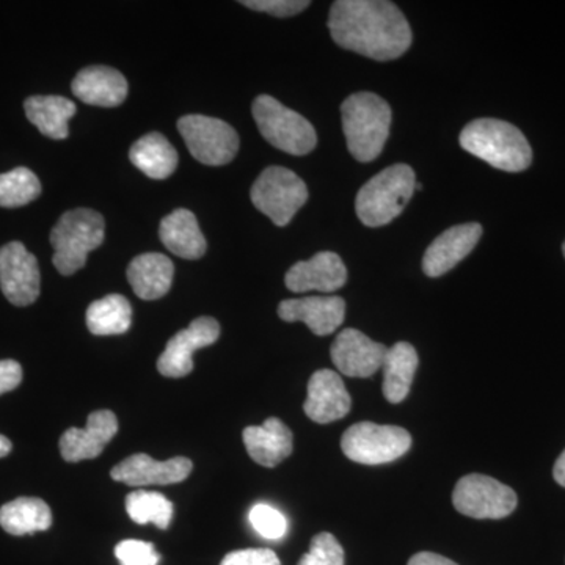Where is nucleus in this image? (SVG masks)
Returning <instances> with one entry per match:
<instances>
[{
	"instance_id": "1",
	"label": "nucleus",
	"mask_w": 565,
	"mask_h": 565,
	"mask_svg": "<svg viewBox=\"0 0 565 565\" xmlns=\"http://www.w3.org/2000/svg\"><path fill=\"white\" fill-rule=\"evenodd\" d=\"M329 29L338 46L379 62L399 58L412 44L411 24L388 0H338Z\"/></svg>"
},
{
	"instance_id": "2",
	"label": "nucleus",
	"mask_w": 565,
	"mask_h": 565,
	"mask_svg": "<svg viewBox=\"0 0 565 565\" xmlns=\"http://www.w3.org/2000/svg\"><path fill=\"white\" fill-rule=\"evenodd\" d=\"M460 147L503 172H523L533 162L526 137L511 122L479 118L460 132Z\"/></svg>"
},
{
	"instance_id": "3",
	"label": "nucleus",
	"mask_w": 565,
	"mask_h": 565,
	"mask_svg": "<svg viewBox=\"0 0 565 565\" xmlns=\"http://www.w3.org/2000/svg\"><path fill=\"white\" fill-rule=\"evenodd\" d=\"M348 150L359 162H371L384 151L392 128V109L381 96L360 92L341 106Z\"/></svg>"
},
{
	"instance_id": "4",
	"label": "nucleus",
	"mask_w": 565,
	"mask_h": 565,
	"mask_svg": "<svg viewBox=\"0 0 565 565\" xmlns=\"http://www.w3.org/2000/svg\"><path fill=\"white\" fill-rule=\"evenodd\" d=\"M416 188L414 169L396 163L382 170L360 189L355 200L356 215L363 225L377 228L388 225L411 202Z\"/></svg>"
},
{
	"instance_id": "5",
	"label": "nucleus",
	"mask_w": 565,
	"mask_h": 565,
	"mask_svg": "<svg viewBox=\"0 0 565 565\" xmlns=\"http://www.w3.org/2000/svg\"><path fill=\"white\" fill-rule=\"evenodd\" d=\"M106 222L99 212L79 207L65 212L51 232L55 269L62 275H73L87 264L88 253L96 250L104 241Z\"/></svg>"
},
{
	"instance_id": "6",
	"label": "nucleus",
	"mask_w": 565,
	"mask_h": 565,
	"mask_svg": "<svg viewBox=\"0 0 565 565\" xmlns=\"http://www.w3.org/2000/svg\"><path fill=\"white\" fill-rule=\"evenodd\" d=\"M252 111L264 139L278 150L305 156L310 154L318 145L313 125L273 96H258L253 102Z\"/></svg>"
},
{
	"instance_id": "7",
	"label": "nucleus",
	"mask_w": 565,
	"mask_h": 565,
	"mask_svg": "<svg viewBox=\"0 0 565 565\" xmlns=\"http://www.w3.org/2000/svg\"><path fill=\"white\" fill-rule=\"evenodd\" d=\"M412 435L399 426L362 422L353 424L341 438L348 459L362 465L394 462L411 449Z\"/></svg>"
},
{
	"instance_id": "8",
	"label": "nucleus",
	"mask_w": 565,
	"mask_h": 565,
	"mask_svg": "<svg viewBox=\"0 0 565 565\" xmlns=\"http://www.w3.org/2000/svg\"><path fill=\"white\" fill-rule=\"evenodd\" d=\"M250 199L256 210L277 226H286L307 203L308 188L302 178L285 167H269L253 184Z\"/></svg>"
},
{
	"instance_id": "9",
	"label": "nucleus",
	"mask_w": 565,
	"mask_h": 565,
	"mask_svg": "<svg viewBox=\"0 0 565 565\" xmlns=\"http://www.w3.org/2000/svg\"><path fill=\"white\" fill-rule=\"evenodd\" d=\"M178 131L196 161L204 166H226L239 151V136L228 122L204 115H185Z\"/></svg>"
},
{
	"instance_id": "10",
	"label": "nucleus",
	"mask_w": 565,
	"mask_h": 565,
	"mask_svg": "<svg viewBox=\"0 0 565 565\" xmlns=\"http://www.w3.org/2000/svg\"><path fill=\"white\" fill-rule=\"evenodd\" d=\"M519 498L511 487L486 475L463 476L452 492L460 514L476 520H501L515 511Z\"/></svg>"
},
{
	"instance_id": "11",
	"label": "nucleus",
	"mask_w": 565,
	"mask_h": 565,
	"mask_svg": "<svg viewBox=\"0 0 565 565\" xmlns=\"http://www.w3.org/2000/svg\"><path fill=\"white\" fill-rule=\"evenodd\" d=\"M40 267L24 244L0 247V288L10 303L28 307L40 296Z\"/></svg>"
},
{
	"instance_id": "12",
	"label": "nucleus",
	"mask_w": 565,
	"mask_h": 565,
	"mask_svg": "<svg viewBox=\"0 0 565 565\" xmlns=\"http://www.w3.org/2000/svg\"><path fill=\"white\" fill-rule=\"evenodd\" d=\"M221 337V326L214 318L195 319L188 327L174 334L166 351L158 360V370L163 377L181 379L193 371V352L214 344Z\"/></svg>"
},
{
	"instance_id": "13",
	"label": "nucleus",
	"mask_w": 565,
	"mask_h": 565,
	"mask_svg": "<svg viewBox=\"0 0 565 565\" xmlns=\"http://www.w3.org/2000/svg\"><path fill=\"white\" fill-rule=\"evenodd\" d=\"M388 348L355 329H345L333 341L330 355L337 370L348 377H371L382 370Z\"/></svg>"
},
{
	"instance_id": "14",
	"label": "nucleus",
	"mask_w": 565,
	"mask_h": 565,
	"mask_svg": "<svg viewBox=\"0 0 565 565\" xmlns=\"http://www.w3.org/2000/svg\"><path fill=\"white\" fill-rule=\"evenodd\" d=\"M192 467L188 457L159 462L147 455H134L111 468L110 476L114 481L131 487L170 486L188 479Z\"/></svg>"
},
{
	"instance_id": "15",
	"label": "nucleus",
	"mask_w": 565,
	"mask_h": 565,
	"mask_svg": "<svg viewBox=\"0 0 565 565\" xmlns=\"http://www.w3.org/2000/svg\"><path fill=\"white\" fill-rule=\"evenodd\" d=\"M481 236L482 226L475 222L446 230L424 253V274L437 278L455 269L457 264L475 250Z\"/></svg>"
},
{
	"instance_id": "16",
	"label": "nucleus",
	"mask_w": 565,
	"mask_h": 565,
	"mask_svg": "<svg viewBox=\"0 0 565 565\" xmlns=\"http://www.w3.org/2000/svg\"><path fill=\"white\" fill-rule=\"evenodd\" d=\"M352 397L343 379L332 370H319L308 382L305 414L311 422L329 424L343 419L351 412Z\"/></svg>"
},
{
	"instance_id": "17",
	"label": "nucleus",
	"mask_w": 565,
	"mask_h": 565,
	"mask_svg": "<svg viewBox=\"0 0 565 565\" xmlns=\"http://www.w3.org/2000/svg\"><path fill=\"white\" fill-rule=\"evenodd\" d=\"M348 281L343 259L333 252L316 253L308 262L294 264L286 274V288L292 292H334Z\"/></svg>"
},
{
	"instance_id": "18",
	"label": "nucleus",
	"mask_w": 565,
	"mask_h": 565,
	"mask_svg": "<svg viewBox=\"0 0 565 565\" xmlns=\"http://www.w3.org/2000/svg\"><path fill=\"white\" fill-rule=\"evenodd\" d=\"M278 316L285 322H303L318 337L337 332L345 318L344 299L338 296L303 297L282 300Z\"/></svg>"
},
{
	"instance_id": "19",
	"label": "nucleus",
	"mask_w": 565,
	"mask_h": 565,
	"mask_svg": "<svg viewBox=\"0 0 565 565\" xmlns=\"http://www.w3.org/2000/svg\"><path fill=\"white\" fill-rule=\"evenodd\" d=\"M118 433V419L110 411H96L88 416L87 427H71L62 435L61 452L66 462L95 459Z\"/></svg>"
},
{
	"instance_id": "20",
	"label": "nucleus",
	"mask_w": 565,
	"mask_h": 565,
	"mask_svg": "<svg viewBox=\"0 0 565 565\" xmlns=\"http://www.w3.org/2000/svg\"><path fill=\"white\" fill-rule=\"evenodd\" d=\"M71 90L88 106L117 107L128 96V81L109 66H88L74 77Z\"/></svg>"
},
{
	"instance_id": "21",
	"label": "nucleus",
	"mask_w": 565,
	"mask_h": 565,
	"mask_svg": "<svg viewBox=\"0 0 565 565\" xmlns=\"http://www.w3.org/2000/svg\"><path fill=\"white\" fill-rule=\"evenodd\" d=\"M245 449L256 463L274 468L292 455V433L281 419L269 418L243 434Z\"/></svg>"
},
{
	"instance_id": "22",
	"label": "nucleus",
	"mask_w": 565,
	"mask_h": 565,
	"mask_svg": "<svg viewBox=\"0 0 565 565\" xmlns=\"http://www.w3.org/2000/svg\"><path fill=\"white\" fill-rule=\"evenodd\" d=\"M174 266L161 253H145L134 258L128 267L132 291L141 300H158L172 288Z\"/></svg>"
},
{
	"instance_id": "23",
	"label": "nucleus",
	"mask_w": 565,
	"mask_h": 565,
	"mask_svg": "<svg viewBox=\"0 0 565 565\" xmlns=\"http://www.w3.org/2000/svg\"><path fill=\"white\" fill-rule=\"evenodd\" d=\"M159 237L173 255L182 259H200L206 253V239L195 214L189 210H177L163 217Z\"/></svg>"
},
{
	"instance_id": "24",
	"label": "nucleus",
	"mask_w": 565,
	"mask_h": 565,
	"mask_svg": "<svg viewBox=\"0 0 565 565\" xmlns=\"http://www.w3.org/2000/svg\"><path fill=\"white\" fill-rule=\"evenodd\" d=\"M418 352L411 343H396L386 352L384 371V396L390 404L403 403L411 393L415 373L418 370Z\"/></svg>"
},
{
	"instance_id": "25",
	"label": "nucleus",
	"mask_w": 565,
	"mask_h": 565,
	"mask_svg": "<svg viewBox=\"0 0 565 565\" xmlns=\"http://www.w3.org/2000/svg\"><path fill=\"white\" fill-rule=\"evenodd\" d=\"M25 115L43 136L65 140L68 122L76 115V104L63 96H31L24 103Z\"/></svg>"
},
{
	"instance_id": "26",
	"label": "nucleus",
	"mask_w": 565,
	"mask_h": 565,
	"mask_svg": "<svg viewBox=\"0 0 565 565\" xmlns=\"http://www.w3.org/2000/svg\"><path fill=\"white\" fill-rule=\"evenodd\" d=\"M129 159L151 180H167L178 167V152L162 134L150 132L132 145Z\"/></svg>"
},
{
	"instance_id": "27",
	"label": "nucleus",
	"mask_w": 565,
	"mask_h": 565,
	"mask_svg": "<svg viewBox=\"0 0 565 565\" xmlns=\"http://www.w3.org/2000/svg\"><path fill=\"white\" fill-rule=\"evenodd\" d=\"M51 525V508L40 498L21 497L0 508V526L11 535L40 533Z\"/></svg>"
},
{
	"instance_id": "28",
	"label": "nucleus",
	"mask_w": 565,
	"mask_h": 565,
	"mask_svg": "<svg viewBox=\"0 0 565 565\" xmlns=\"http://www.w3.org/2000/svg\"><path fill=\"white\" fill-rule=\"evenodd\" d=\"M88 330L98 337L126 333L132 323V307L120 294H110L87 308Z\"/></svg>"
},
{
	"instance_id": "29",
	"label": "nucleus",
	"mask_w": 565,
	"mask_h": 565,
	"mask_svg": "<svg viewBox=\"0 0 565 565\" xmlns=\"http://www.w3.org/2000/svg\"><path fill=\"white\" fill-rule=\"evenodd\" d=\"M126 511L132 522L139 525L154 523L159 530H167L173 519V503L158 492L137 490L126 498Z\"/></svg>"
},
{
	"instance_id": "30",
	"label": "nucleus",
	"mask_w": 565,
	"mask_h": 565,
	"mask_svg": "<svg viewBox=\"0 0 565 565\" xmlns=\"http://www.w3.org/2000/svg\"><path fill=\"white\" fill-rule=\"evenodd\" d=\"M41 182L32 170L18 167L0 174V207H21L39 199Z\"/></svg>"
},
{
	"instance_id": "31",
	"label": "nucleus",
	"mask_w": 565,
	"mask_h": 565,
	"mask_svg": "<svg viewBox=\"0 0 565 565\" xmlns=\"http://www.w3.org/2000/svg\"><path fill=\"white\" fill-rule=\"evenodd\" d=\"M248 519H250L253 530L269 541H280L288 533V520L273 505H253Z\"/></svg>"
},
{
	"instance_id": "32",
	"label": "nucleus",
	"mask_w": 565,
	"mask_h": 565,
	"mask_svg": "<svg viewBox=\"0 0 565 565\" xmlns=\"http://www.w3.org/2000/svg\"><path fill=\"white\" fill-rule=\"evenodd\" d=\"M297 565H344V550L333 534L315 535L310 552L305 553Z\"/></svg>"
},
{
	"instance_id": "33",
	"label": "nucleus",
	"mask_w": 565,
	"mask_h": 565,
	"mask_svg": "<svg viewBox=\"0 0 565 565\" xmlns=\"http://www.w3.org/2000/svg\"><path fill=\"white\" fill-rule=\"evenodd\" d=\"M115 556L121 565H158L161 556L150 542L122 541L115 548Z\"/></svg>"
},
{
	"instance_id": "34",
	"label": "nucleus",
	"mask_w": 565,
	"mask_h": 565,
	"mask_svg": "<svg viewBox=\"0 0 565 565\" xmlns=\"http://www.w3.org/2000/svg\"><path fill=\"white\" fill-rule=\"evenodd\" d=\"M243 6L278 18L296 17L311 6L308 0H244Z\"/></svg>"
},
{
	"instance_id": "35",
	"label": "nucleus",
	"mask_w": 565,
	"mask_h": 565,
	"mask_svg": "<svg viewBox=\"0 0 565 565\" xmlns=\"http://www.w3.org/2000/svg\"><path fill=\"white\" fill-rule=\"evenodd\" d=\"M221 565H281L278 556L269 548L237 550L223 557Z\"/></svg>"
},
{
	"instance_id": "36",
	"label": "nucleus",
	"mask_w": 565,
	"mask_h": 565,
	"mask_svg": "<svg viewBox=\"0 0 565 565\" xmlns=\"http://www.w3.org/2000/svg\"><path fill=\"white\" fill-rule=\"evenodd\" d=\"M22 367L14 360H0V394L13 392L21 385Z\"/></svg>"
},
{
	"instance_id": "37",
	"label": "nucleus",
	"mask_w": 565,
	"mask_h": 565,
	"mask_svg": "<svg viewBox=\"0 0 565 565\" xmlns=\"http://www.w3.org/2000/svg\"><path fill=\"white\" fill-rule=\"evenodd\" d=\"M407 565H459L448 557L437 555V553L422 552L411 557Z\"/></svg>"
},
{
	"instance_id": "38",
	"label": "nucleus",
	"mask_w": 565,
	"mask_h": 565,
	"mask_svg": "<svg viewBox=\"0 0 565 565\" xmlns=\"http://www.w3.org/2000/svg\"><path fill=\"white\" fill-rule=\"evenodd\" d=\"M553 478L557 484L565 487V449L563 455L557 457L555 468H553Z\"/></svg>"
},
{
	"instance_id": "39",
	"label": "nucleus",
	"mask_w": 565,
	"mask_h": 565,
	"mask_svg": "<svg viewBox=\"0 0 565 565\" xmlns=\"http://www.w3.org/2000/svg\"><path fill=\"white\" fill-rule=\"evenodd\" d=\"M11 448H13V446H11V441L9 440V438L3 437V435H0V459H2V457L9 456L11 452Z\"/></svg>"
},
{
	"instance_id": "40",
	"label": "nucleus",
	"mask_w": 565,
	"mask_h": 565,
	"mask_svg": "<svg viewBox=\"0 0 565 565\" xmlns=\"http://www.w3.org/2000/svg\"><path fill=\"white\" fill-rule=\"evenodd\" d=\"M563 252H564V256H565V243H564V245H563Z\"/></svg>"
}]
</instances>
